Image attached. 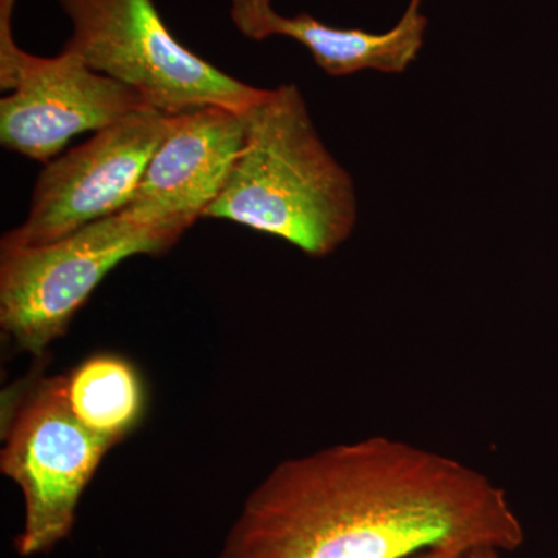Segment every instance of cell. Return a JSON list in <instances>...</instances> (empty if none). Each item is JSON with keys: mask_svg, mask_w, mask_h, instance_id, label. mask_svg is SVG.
<instances>
[{"mask_svg": "<svg viewBox=\"0 0 558 558\" xmlns=\"http://www.w3.org/2000/svg\"><path fill=\"white\" fill-rule=\"evenodd\" d=\"M523 539L508 495L484 473L373 436L279 462L245 498L218 558L512 553Z\"/></svg>", "mask_w": 558, "mask_h": 558, "instance_id": "obj_1", "label": "cell"}, {"mask_svg": "<svg viewBox=\"0 0 558 558\" xmlns=\"http://www.w3.org/2000/svg\"><path fill=\"white\" fill-rule=\"evenodd\" d=\"M247 135L204 218L241 223L325 258L351 236L357 196L315 130L295 84L267 89L245 112Z\"/></svg>", "mask_w": 558, "mask_h": 558, "instance_id": "obj_2", "label": "cell"}, {"mask_svg": "<svg viewBox=\"0 0 558 558\" xmlns=\"http://www.w3.org/2000/svg\"><path fill=\"white\" fill-rule=\"evenodd\" d=\"M185 229L124 208L38 247H0V326L20 351L40 355L110 271L137 255H161Z\"/></svg>", "mask_w": 558, "mask_h": 558, "instance_id": "obj_3", "label": "cell"}, {"mask_svg": "<svg viewBox=\"0 0 558 558\" xmlns=\"http://www.w3.org/2000/svg\"><path fill=\"white\" fill-rule=\"evenodd\" d=\"M72 24L64 49L95 72L178 116L218 106L247 112L267 89L250 86L180 44L153 0H58Z\"/></svg>", "mask_w": 558, "mask_h": 558, "instance_id": "obj_4", "label": "cell"}, {"mask_svg": "<svg viewBox=\"0 0 558 558\" xmlns=\"http://www.w3.org/2000/svg\"><path fill=\"white\" fill-rule=\"evenodd\" d=\"M116 446V440L84 427L70 410L65 374L25 388L11 411L0 451V470L24 497L20 556L47 553L69 537L84 490Z\"/></svg>", "mask_w": 558, "mask_h": 558, "instance_id": "obj_5", "label": "cell"}, {"mask_svg": "<svg viewBox=\"0 0 558 558\" xmlns=\"http://www.w3.org/2000/svg\"><path fill=\"white\" fill-rule=\"evenodd\" d=\"M174 116L143 109L46 163L20 227L0 247H38L123 211L137 193Z\"/></svg>", "mask_w": 558, "mask_h": 558, "instance_id": "obj_6", "label": "cell"}, {"mask_svg": "<svg viewBox=\"0 0 558 558\" xmlns=\"http://www.w3.org/2000/svg\"><path fill=\"white\" fill-rule=\"evenodd\" d=\"M0 86L10 90L0 100L3 148L44 163L76 135L153 108L138 90L95 72L73 51L35 57L14 38L0 39Z\"/></svg>", "mask_w": 558, "mask_h": 558, "instance_id": "obj_7", "label": "cell"}, {"mask_svg": "<svg viewBox=\"0 0 558 558\" xmlns=\"http://www.w3.org/2000/svg\"><path fill=\"white\" fill-rule=\"evenodd\" d=\"M245 135V112L208 106L178 113L126 208L189 230L226 185Z\"/></svg>", "mask_w": 558, "mask_h": 558, "instance_id": "obj_8", "label": "cell"}, {"mask_svg": "<svg viewBox=\"0 0 558 558\" xmlns=\"http://www.w3.org/2000/svg\"><path fill=\"white\" fill-rule=\"evenodd\" d=\"M418 2L413 0L402 20L385 33L330 27L307 13L282 16L271 0H231L230 16L245 38L286 36L303 44L315 64L330 76L354 75L362 70L403 73L424 46L428 21L418 11Z\"/></svg>", "mask_w": 558, "mask_h": 558, "instance_id": "obj_9", "label": "cell"}, {"mask_svg": "<svg viewBox=\"0 0 558 558\" xmlns=\"http://www.w3.org/2000/svg\"><path fill=\"white\" fill-rule=\"evenodd\" d=\"M70 410L97 435L121 442L142 422L145 387L126 359L95 354L65 374Z\"/></svg>", "mask_w": 558, "mask_h": 558, "instance_id": "obj_10", "label": "cell"}, {"mask_svg": "<svg viewBox=\"0 0 558 558\" xmlns=\"http://www.w3.org/2000/svg\"><path fill=\"white\" fill-rule=\"evenodd\" d=\"M469 554L457 549L436 548L424 550L416 558H469Z\"/></svg>", "mask_w": 558, "mask_h": 558, "instance_id": "obj_11", "label": "cell"}, {"mask_svg": "<svg viewBox=\"0 0 558 558\" xmlns=\"http://www.w3.org/2000/svg\"><path fill=\"white\" fill-rule=\"evenodd\" d=\"M17 0H0V25H10L11 14H13L14 5Z\"/></svg>", "mask_w": 558, "mask_h": 558, "instance_id": "obj_12", "label": "cell"}, {"mask_svg": "<svg viewBox=\"0 0 558 558\" xmlns=\"http://www.w3.org/2000/svg\"><path fill=\"white\" fill-rule=\"evenodd\" d=\"M502 550L498 549H476L469 554V558H505L502 557Z\"/></svg>", "mask_w": 558, "mask_h": 558, "instance_id": "obj_13", "label": "cell"}]
</instances>
